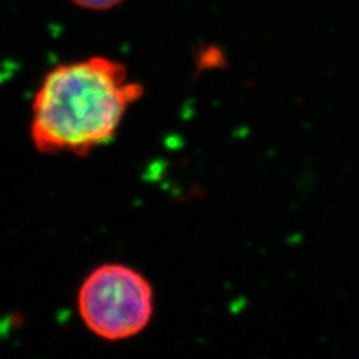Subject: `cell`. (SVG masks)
<instances>
[{"label": "cell", "instance_id": "obj_1", "mask_svg": "<svg viewBox=\"0 0 359 359\" xmlns=\"http://www.w3.org/2000/svg\"><path fill=\"white\" fill-rule=\"evenodd\" d=\"M144 95L126 66L104 55L59 65L32 105L30 138L43 154L87 156L116 137L128 109Z\"/></svg>", "mask_w": 359, "mask_h": 359}, {"label": "cell", "instance_id": "obj_2", "mask_svg": "<svg viewBox=\"0 0 359 359\" xmlns=\"http://www.w3.org/2000/svg\"><path fill=\"white\" fill-rule=\"evenodd\" d=\"M78 313L87 330L99 339H132L153 319V286L130 266L100 265L87 276L78 290Z\"/></svg>", "mask_w": 359, "mask_h": 359}, {"label": "cell", "instance_id": "obj_3", "mask_svg": "<svg viewBox=\"0 0 359 359\" xmlns=\"http://www.w3.org/2000/svg\"><path fill=\"white\" fill-rule=\"evenodd\" d=\"M71 2L88 11H108L120 5L123 0H71Z\"/></svg>", "mask_w": 359, "mask_h": 359}]
</instances>
